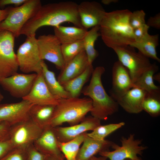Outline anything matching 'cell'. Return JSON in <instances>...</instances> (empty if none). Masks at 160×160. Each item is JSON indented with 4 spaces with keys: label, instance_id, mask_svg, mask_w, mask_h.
Here are the masks:
<instances>
[{
    "label": "cell",
    "instance_id": "44dd1931",
    "mask_svg": "<svg viewBox=\"0 0 160 160\" xmlns=\"http://www.w3.org/2000/svg\"><path fill=\"white\" fill-rule=\"evenodd\" d=\"M87 133L76 160H89L97 153L109 150L113 143L105 139L102 141L95 139L88 136Z\"/></svg>",
    "mask_w": 160,
    "mask_h": 160
},
{
    "label": "cell",
    "instance_id": "30bf717a",
    "mask_svg": "<svg viewBox=\"0 0 160 160\" xmlns=\"http://www.w3.org/2000/svg\"><path fill=\"white\" fill-rule=\"evenodd\" d=\"M43 129L30 118L11 126L9 139L14 147H27L33 143Z\"/></svg>",
    "mask_w": 160,
    "mask_h": 160
},
{
    "label": "cell",
    "instance_id": "d590c367",
    "mask_svg": "<svg viewBox=\"0 0 160 160\" xmlns=\"http://www.w3.org/2000/svg\"><path fill=\"white\" fill-rule=\"evenodd\" d=\"M149 28V27L145 24L133 29V34L135 42L140 41L148 35Z\"/></svg>",
    "mask_w": 160,
    "mask_h": 160
},
{
    "label": "cell",
    "instance_id": "7c38bea8",
    "mask_svg": "<svg viewBox=\"0 0 160 160\" xmlns=\"http://www.w3.org/2000/svg\"><path fill=\"white\" fill-rule=\"evenodd\" d=\"M37 43L41 59L47 60L61 70L65 66L62 57L61 44L54 34L41 35L37 39Z\"/></svg>",
    "mask_w": 160,
    "mask_h": 160
},
{
    "label": "cell",
    "instance_id": "f546056e",
    "mask_svg": "<svg viewBox=\"0 0 160 160\" xmlns=\"http://www.w3.org/2000/svg\"><path fill=\"white\" fill-rule=\"evenodd\" d=\"M61 49L65 66L79 54L85 51L83 40L62 44Z\"/></svg>",
    "mask_w": 160,
    "mask_h": 160
},
{
    "label": "cell",
    "instance_id": "d4e9b609",
    "mask_svg": "<svg viewBox=\"0 0 160 160\" xmlns=\"http://www.w3.org/2000/svg\"><path fill=\"white\" fill-rule=\"evenodd\" d=\"M41 72L45 84L52 95L62 99L71 97L69 93L56 79L55 73L49 70L44 60L42 63Z\"/></svg>",
    "mask_w": 160,
    "mask_h": 160
},
{
    "label": "cell",
    "instance_id": "4dcf8cb0",
    "mask_svg": "<svg viewBox=\"0 0 160 160\" xmlns=\"http://www.w3.org/2000/svg\"><path fill=\"white\" fill-rule=\"evenodd\" d=\"M124 122L110 124L98 126L90 133H87L89 137L99 140H104L105 138L125 125Z\"/></svg>",
    "mask_w": 160,
    "mask_h": 160
},
{
    "label": "cell",
    "instance_id": "4fadbf2b",
    "mask_svg": "<svg viewBox=\"0 0 160 160\" xmlns=\"http://www.w3.org/2000/svg\"><path fill=\"white\" fill-rule=\"evenodd\" d=\"M33 104L23 99L15 103L0 104V123L6 122L11 126L27 120L30 109Z\"/></svg>",
    "mask_w": 160,
    "mask_h": 160
},
{
    "label": "cell",
    "instance_id": "d6a6232c",
    "mask_svg": "<svg viewBox=\"0 0 160 160\" xmlns=\"http://www.w3.org/2000/svg\"><path fill=\"white\" fill-rule=\"evenodd\" d=\"M27 147H14L0 160H26Z\"/></svg>",
    "mask_w": 160,
    "mask_h": 160
},
{
    "label": "cell",
    "instance_id": "f35d334b",
    "mask_svg": "<svg viewBox=\"0 0 160 160\" xmlns=\"http://www.w3.org/2000/svg\"><path fill=\"white\" fill-rule=\"evenodd\" d=\"M146 24L150 27H151L158 29H160V13H159L153 17H150Z\"/></svg>",
    "mask_w": 160,
    "mask_h": 160
},
{
    "label": "cell",
    "instance_id": "8992f818",
    "mask_svg": "<svg viewBox=\"0 0 160 160\" xmlns=\"http://www.w3.org/2000/svg\"><path fill=\"white\" fill-rule=\"evenodd\" d=\"M16 56L19 68L22 72L37 74L41 72L43 60L40 58L35 35L26 36L18 48Z\"/></svg>",
    "mask_w": 160,
    "mask_h": 160
},
{
    "label": "cell",
    "instance_id": "f6af8a7d",
    "mask_svg": "<svg viewBox=\"0 0 160 160\" xmlns=\"http://www.w3.org/2000/svg\"><path fill=\"white\" fill-rule=\"evenodd\" d=\"M153 79L160 82V73H158L154 75L153 76Z\"/></svg>",
    "mask_w": 160,
    "mask_h": 160
},
{
    "label": "cell",
    "instance_id": "f1b7e54d",
    "mask_svg": "<svg viewBox=\"0 0 160 160\" xmlns=\"http://www.w3.org/2000/svg\"><path fill=\"white\" fill-rule=\"evenodd\" d=\"M86 132L67 142L58 141L59 149L66 160H76L80 146L83 143Z\"/></svg>",
    "mask_w": 160,
    "mask_h": 160
},
{
    "label": "cell",
    "instance_id": "e0dca14e",
    "mask_svg": "<svg viewBox=\"0 0 160 160\" xmlns=\"http://www.w3.org/2000/svg\"><path fill=\"white\" fill-rule=\"evenodd\" d=\"M62 99L51 93L45 84L41 72L37 74L29 93L22 99L33 104L56 105Z\"/></svg>",
    "mask_w": 160,
    "mask_h": 160
},
{
    "label": "cell",
    "instance_id": "60d3db41",
    "mask_svg": "<svg viewBox=\"0 0 160 160\" xmlns=\"http://www.w3.org/2000/svg\"><path fill=\"white\" fill-rule=\"evenodd\" d=\"M11 7H8L4 9H0V24L8 15Z\"/></svg>",
    "mask_w": 160,
    "mask_h": 160
},
{
    "label": "cell",
    "instance_id": "7dc6e473",
    "mask_svg": "<svg viewBox=\"0 0 160 160\" xmlns=\"http://www.w3.org/2000/svg\"><path fill=\"white\" fill-rule=\"evenodd\" d=\"M123 160H132L129 159H125Z\"/></svg>",
    "mask_w": 160,
    "mask_h": 160
},
{
    "label": "cell",
    "instance_id": "9c48e42d",
    "mask_svg": "<svg viewBox=\"0 0 160 160\" xmlns=\"http://www.w3.org/2000/svg\"><path fill=\"white\" fill-rule=\"evenodd\" d=\"M15 38L12 33L0 30V78L17 73L19 69L14 50Z\"/></svg>",
    "mask_w": 160,
    "mask_h": 160
},
{
    "label": "cell",
    "instance_id": "ffe728a7",
    "mask_svg": "<svg viewBox=\"0 0 160 160\" xmlns=\"http://www.w3.org/2000/svg\"><path fill=\"white\" fill-rule=\"evenodd\" d=\"M89 65L86 53L84 51L65 66L57 80L62 85L83 73Z\"/></svg>",
    "mask_w": 160,
    "mask_h": 160
},
{
    "label": "cell",
    "instance_id": "bcb514c9",
    "mask_svg": "<svg viewBox=\"0 0 160 160\" xmlns=\"http://www.w3.org/2000/svg\"><path fill=\"white\" fill-rule=\"evenodd\" d=\"M3 98L4 96L0 91V104H1V102L3 100Z\"/></svg>",
    "mask_w": 160,
    "mask_h": 160
},
{
    "label": "cell",
    "instance_id": "1f68e13d",
    "mask_svg": "<svg viewBox=\"0 0 160 160\" xmlns=\"http://www.w3.org/2000/svg\"><path fill=\"white\" fill-rule=\"evenodd\" d=\"M142 110L150 116L156 117L160 114V93L147 92L142 105Z\"/></svg>",
    "mask_w": 160,
    "mask_h": 160
},
{
    "label": "cell",
    "instance_id": "603a6c76",
    "mask_svg": "<svg viewBox=\"0 0 160 160\" xmlns=\"http://www.w3.org/2000/svg\"><path fill=\"white\" fill-rule=\"evenodd\" d=\"M55 106L33 104L29 111L30 118L43 128L49 126Z\"/></svg>",
    "mask_w": 160,
    "mask_h": 160
},
{
    "label": "cell",
    "instance_id": "d6986e66",
    "mask_svg": "<svg viewBox=\"0 0 160 160\" xmlns=\"http://www.w3.org/2000/svg\"><path fill=\"white\" fill-rule=\"evenodd\" d=\"M147 92L140 88H131L116 101L127 112L138 113L143 111L142 105Z\"/></svg>",
    "mask_w": 160,
    "mask_h": 160
},
{
    "label": "cell",
    "instance_id": "74e56055",
    "mask_svg": "<svg viewBox=\"0 0 160 160\" xmlns=\"http://www.w3.org/2000/svg\"><path fill=\"white\" fill-rule=\"evenodd\" d=\"M11 127V126L6 122L0 123V140L9 139Z\"/></svg>",
    "mask_w": 160,
    "mask_h": 160
},
{
    "label": "cell",
    "instance_id": "836d02e7",
    "mask_svg": "<svg viewBox=\"0 0 160 160\" xmlns=\"http://www.w3.org/2000/svg\"><path fill=\"white\" fill-rule=\"evenodd\" d=\"M145 13L143 10H137L132 12L129 17V23L131 27L134 29L146 24Z\"/></svg>",
    "mask_w": 160,
    "mask_h": 160
},
{
    "label": "cell",
    "instance_id": "5bb4252c",
    "mask_svg": "<svg viewBox=\"0 0 160 160\" xmlns=\"http://www.w3.org/2000/svg\"><path fill=\"white\" fill-rule=\"evenodd\" d=\"M100 120L91 116L85 117L79 123L68 127H53L57 140L65 142L75 138L89 131H92L101 124Z\"/></svg>",
    "mask_w": 160,
    "mask_h": 160
},
{
    "label": "cell",
    "instance_id": "3957f363",
    "mask_svg": "<svg viewBox=\"0 0 160 160\" xmlns=\"http://www.w3.org/2000/svg\"><path fill=\"white\" fill-rule=\"evenodd\" d=\"M105 71L103 66L96 67L94 69L89 84L81 92L92 100L91 116L100 121L107 120L109 116L117 112L119 106L116 101L107 93L103 85L102 76Z\"/></svg>",
    "mask_w": 160,
    "mask_h": 160
},
{
    "label": "cell",
    "instance_id": "e575fe53",
    "mask_svg": "<svg viewBox=\"0 0 160 160\" xmlns=\"http://www.w3.org/2000/svg\"><path fill=\"white\" fill-rule=\"evenodd\" d=\"M27 151L26 160H44L46 156L38 150L33 144L27 147Z\"/></svg>",
    "mask_w": 160,
    "mask_h": 160
},
{
    "label": "cell",
    "instance_id": "7402d4cb",
    "mask_svg": "<svg viewBox=\"0 0 160 160\" xmlns=\"http://www.w3.org/2000/svg\"><path fill=\"white\" fill-rule=\"evenodd\" d=\"M54 30L55 35L61 44L82 40L87 31L83 28L61 25L54 27Z\"/></svg>",
    "mask_w": 160,
    "mask_h": 160
},
{
    "label": "cell",
    "instance_id": "5b68a950",
    "mask_svg": "<svg viewBox=\"0 0 160 160\" xmlns=\"http://www.w3.org/2000/svg\"><path fill=\"white\" fill-rule=\"evenodd\" d=\"M41 6L40 0H27L20 6L11 7L7 17L0 24V30L12 33L15 37H19L23 27Z\"/></svg>",
    "mask_w": 160,
    "mask_h": 160
},
{
    "label": "cell",
    "instance_id": "8d00e7d4",
    "mask_svg": "<svg viewBox=\"0 0 160 160\" xmlns=\"http://www.w3.org/2000/svg\"><path fill=\"white\" fill-rule=\"evenodd\" d=\"M14 148L10 139L0 140V159Z\"/></svg>",
    "mask_w": 160,
    "mask_h": 160
},
{
    "label": "cell",
    "instance_id": "277c9868",
    "mask_svg": "<svg viewBox=\"0 0 160 160\" xmlns=\"http://www.w3.org/2000/svg\"><path fill=\"white\" fill-rule=\"evenodd\" d=\"M92 108L89 98L70 97L62 99L55 107L49 126L52 127L67 123L70 126L78 124Z\"/></svg>",
    "mask_w": 160,
    "mask_h": 160
},
{
    "label": "cell",
    "instance_id": "8fae6325",
    "mask_svg": "<svg viewBox=\"0 0 160 160\" xmlns=\"http://www.w3.org/2000/svg\"><path fill=\"white\" fill-rule=\"evenodd\" d=\"M36 73H16L9 76L0 78V85L13 97L26 96L31 91L37 77Z\"/></svg>",
    "mask_w": 160,
    "mask_h": 160
},
{
    "label": "cell",
    "instance_id": "cb8c5ba5",
    "mask_svg": "<svg viewBox=\"0 0 160 160\" xmlns=\"http://www.w3.org/2000/svg\"><path fill=\"white\" fill-rule=\"evenodd\" d=\"M159 34H149L143 39L129 45L137 49L138 52L146 57L156 60L160 63V59L157 55L156 48L159 44Z\"/></svg>",
    "mask_w": 160,
    "mask_h": 160
},
{
    "label": "cell",
    "instance_id": "ee69618b",
    "mask_svg": "<svg viewBox=\"0 0 160 160\" xmlns=\"http://www.w3.org/2000/svg\"><path fill=\"white\" fill-rule=\"evenodd\" d=\"M107 158L105 156H100L99 157H96L94 156L91 158L89 160H107Z\"/></svg>",
    "mask_w": 160,
    "mask_h": 160
},
{
    "label": "cell",
    "instance_id": "6da1fadb",
    "mask_svg": "<svg viewBox=\"0 0 160 160\" xmlns=\"http://www.w3.org/2000/svg\"><path fill=\"white\" fill-rule=\"evenodd\" d=\"M78 5L72 1H63L42 5L36 14L24 25L20 35H35L40 28L44 26L57 27L65 22L83 28L78 11Z\"/></svg>",
    "mask_w": 160,
    "mask_h": 160
},
{
    "label": "cell",
    "instance_id": "9a60e30c",
    "mask_svg": "<svg viewBox=\"0 0 160 160\" xmlns=\"http://www.w3.org/2000/svg\"><path fill=\"white\" fill-rule=\"evenodd\" d=\"M78 11L81 25L86 30L100 26L106 13L102 5L96 1L81 2Z\"/></svg>",
    "mask_w": 160,
    "mask_h": 160
},
{
    "label": "cell",
    "instance_id": "2e32d148",
    "mask_svg": "<svg viewBox=\"0 0 160 160\" xmlns=\"http://www.w3.org/2000/svg\"><path fill=\"white\" fill-rule=\"evenodd\" d=\"M112 79L110 94L115 100L131 88L135 87L128 70L119 60L113 64Z\"/></svg>",
    "mask_w": 160,
    "mask_h": 160
},
{
    "label": "cell",
    "instance_id": "ab89813d",
    "mask_svg": "<svg viewBox=\"0 0 160 160\" xmlns=\"http://www.w3.org/2000/svg\"><path fill=\"white\" fill-rule=\"evenodd\" d=\"M27 0H0V7H3L9 5H13L17 7L21 6Z\"/></svg>",
    "mask_w": 160,
    "mask_h": 160
},
{
    "label": "cell",
    "instance_id": "484cf974",
    "mask_svg": "<svg viewBox=\"0 0 160 160\" xmlns=\"http://www.w3.org/2000/svg\"><path fill=\"white\" fill-rule=\"evenodd\" d=\"M94 69L92 65H89L83 73L62 85L69 93L71 97H79L84 85L92 76Z\"/></svg>",
    "mask_w": 160,
    "mask_h": 160
},
{
    "label": "cell",
    "instance_id": "4316f807",
    "mask_svg": "<svg viewBox=\"0 0 160 160\" xmlns=\"http://www.w3.org/2000/svg\"><path fill=\"white\" fill-rule=\"evenodd\" d=\"M159 70V67L156 63L144 71L134 83L135 87L142 89L147 93H160V88L153 82V76Z\"/></svg>",
    "mask_w": 160,
    "mask_h": 160
},
{
    "label": "cell",
    "instance_id": "7a4b0ae2",
    "mask_svg": "<svg viewBox=\"0 0 160 160\" xmlns=\"http://www.w3.org/2000/svg\"><path fill=\"white\" fill-rule=\"evenodd\" d=\"M131 12L128 9L106 12L99 27L100 36L107 46L113 49L135 42L129 21Z\"/></svg>",
    "mask_w": 160,
    "mask_h": 160
},
{
    "label": "cell",
    "instance_id": "7bdbcfd3",
    "mask_svg": "<svg viewBox=\"0 0 160 160\" xmlns=\"http://www.w3.org/2000/svg\"><path fill=\"white\" fill-rule=\"evenodd\" d=\"M119 1L118 0H102L101 2L105 5H109L112 3H116Z\"/></svg>",
    "mask_w": 160,
    "mask_h": 160
},
{
    "label": "cell",
    "instance_id": "ba28073f",
    "mask_svg": "<svg viewBox=\"0 0 160 160\" xmlns=\"http://www.w3.org/2000/svg\"><path fill=\"white\" fill-rule=\"evenodd\" d=\"M120 140L121 146L113 143L111 146L113 151H105L99 154L110 160H143L139 156L142 155L147 147L141 145L142 140L135 139L134 134H131L127 137H122Z\"/></svg>",
    "mask_w": 160,
    "mask_h": 160
},
{
    "label": "cell",
    "instance_id": "b9f144b4",
    "mask_svg": "<svg viewBox=\"0 0 160 160\" xmlns=\"http://www.w3.org/2000/svg\"><path fill=\"white\" fill-rule=\"evenodd\" d=\"M65 158L53 155H46L44 160H65Z\"/></svg>",
    "mask_w": 160,
    "mask_h": 160
},
{
    "label": "cell",
    "instance_id": "52a82bcc",
    "mask_svg": "<svg viewBox=\"0 0 160 160\" xmlns=\"http://www.w3.org/2000/svg\"><path fill=\"white\" fill-rule=\"evenodd\" d=\"M113 49L117 55L118 60L128 70L134 84L152 64L148 58L137 52L134 48L130 46Z\"/></svg>",
    "mask_w": 160,
    "mask_h": 160
},
{
    "label": "cell",
    "instance_id": "83f0119b",
    "mask_svg": "<svg viewBox=\"0 0 160 160\" xmlns=\"http://www.w3.org/2000/svg\"><path fill=\"white\" fill-rule=\"evenodd\" d=\"M100 36V27L97 26L87 31L83 39L85 51L90 65H92L98 55V52L95 49L94 46L96 40Z\"/></svg>",
    "mask_w": 160,
    "mask_h": 160
},
{
    "label": "cell",
    "instance_id": "ac0fdd59",
    "mask_svg": "<svg viewBox=\"0 0 160 160\" xmlns=\"http://www.w3.org/2000/svg\"><path fill=\"white\" fill-rule=\"evenodd\" d=\"M36 148L43 154L64 157L58 145V141L53 127L48 126L44 127L39 137L34 142Z\"/></svg>",
    "mask_w": 160,
    "mask_h": 160
}]
</instances>
